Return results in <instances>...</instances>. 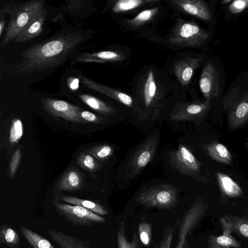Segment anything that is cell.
Returning <instances> with one entry per match:
<instances>
[{
	"mask_svg": "<svg viewBox=\"0 0 248 248\" xmlns=\"http://www.w3.org/2000/svg\"><path fill=\"white\" fill-rule=\"evenodd\" d=\"M82 84L87 88L104 94L128 107L133 106V101L129 95L112 88L96 82L86 77L79 76Z\"/></svg>",
	"mask_w": 248,
	"mask_h": 248,
	"instance_id": "cell-15",
	"label": "cell"
},
{
	"mask_svg": "<svg viewBox=\"0 0 248 248\" xmlns=\"http://www.w3.org/2000/svg\"><path fill=\"white\" fill-rule=\"evenodd\" d=\"M41 104L43 108L51 115L61 117L72 123H84L80 116V108L63 100L43 98Z\"/></svg>",
	"mask_w": 248,
	"mask_h": 248,
	"instance_id": "cell-11",
	"label": "cell"
},
{
	"mask_svg": "<svg viewBox=\"0 0 248 248\" xmlns=\"http://www.w3.org/2000/svg\"><path fill=\"white\" fill-rule=\"evenodd\" d=\"M210 108V103L194 102L178 105L170 113L173 121L193 120L202 117Z\"/></svg>",
	"mask_w": 248,
	"mask_h": 248,
	"instance_id": "cell-12",
	"label": "cell"
},
{
	"mask_svg": "<svg viewBox=\"0 0 248 248\" xmlns=\"http://www.w3.org/2000/svg\"><path fill=\"white\" fill-rule=\"evenodd\" d=\"M76 163L83 170L91 172L96 171L100 167V164L94 157L84 152L79 153Z\"/></svg>",
	"mask_w": 248,
	"mask_h": 248,
	"instance_id": "cell-31",
	"label": "cell"
},
{
	"mask_svg": "<svg viewBox=\"0 0 248 248\" xmlns=\"http://www.w3.org/2000/svg\"><path fill=\"white\" fill-rule=\"evenodd\" d=\"M156 2L155 0H120L117 1L112 7V11L114 13H120L128 12L137 8L145 3H153Z\"/></svg>",
	"mask_w": 248,
	"mask_h": 248,
	"instance_id": "cell-29",
	"label": "cell"
},
{
	"mask_svg": "<svg viewBox=\"0 0 248 248\" xmlns=\"http://www.w3.org/2000/svg\"><path fill=\"white\" fill-rule=\"evenodd\" d=\"M152 225L147 222H142L139 225V234L140 240L145 246L150 244L152 237Z\"/></svg>",
	"mask_w": 248,
	"mask_h": 248,
	"instance_id": "cell-35",
	"label": "cell"
},
{
	"mask_svg": "<svg viewBox=\"0 0 248 248\" xmlns=\"http://www.w3.org/2000/svg\"><path fill=\"white\" fill-rule=\"evenodd\" d=\"M84 40L80 33L61 34L25 50L16 64V73L40 72L63 64Z\"/></svg>",
	"mask_w": 248,
	"mask_h": 248,
	"instance_id": "cell-1",
	"label": "cell"
},
{
	"mask_svg": "<svg viewBox=\"0 0 248 248\" xmlns=\"http://www.w3.org/2000/svg\"><path fill=\"white\" fill-rule=\"evenodd\" d=\"M44 1L33 0L16 5L9 9L10 18L1 43L2 48L14 41L29 23L44 8Z\"/></svg>",
	"mask_w": 248,
	"mask_h": 248,
	"instance_id": "cell-2",
	"label": "cell"
},
{
	"mask_svg": "<svg viewBox=\"0 0 248 248\" xmlns=\"http://www.w3.org/2000/svg\"><path fill=\"white\" fill-rule=\"evenodd\" d=\"M248 8V0H235L228 6L229 11L232 14H238Z\"/></svg>",
	"mask_w": 248,
	"mask_h": 248,
	"instance_id": "cell-37",
	"label": "cell"
},
{
	"mask_svg": "<svg viewBox=\"0 0 248 248\" xmlns=\"http://www.w3.org/2000/svg\"><path fill=\"white\" fill-rule=\"evenodd\" d=\"M202 60V58L200 57H186L175 63L174 72L182 86L188 85L195 70L200 65Z\"/></svg>",
	"mask_w": 248,
	"mask_h": 248,
	"instance_id": "cell-14",
	"label": "cell"
},
{
	"mask_svg": "<svg viewBox=\"0 0 248 248\" xmlns=\"http://www.w3.org/2000/svg\"><path fill=\"white\" fill-rule=\"evenodd\" d=\"M0 241L11 248H18L20 240L19 236L12 228L7 225H2L0 231Z\"/></svg>",
	"mask_w": 248,
	"mask_h": 248,
	"instance_id": "cell-28",
	"label": "cell"
},
{
	"mask_svg": "<svg viewBox=\"0 0 248 248\" xmlns=\"http://www.w3.org/2000/svg\"><path fill=\"white\" fill-rule=\"evenodd\" d=\"M206 150L209 155L217 162L229 164L232 161V156L230 152L221 143H211L207 146Z\"/></svg>",
	"mask_w": 248,
	"mask_h": 248,
	"instance_id": "cell-26",
	"label": "cell"
},
{
	"mask_svg": "<svg viewBox=\"0 0 248 248\" xmlns=\"http://www.w3.org/2000/svg\"><path fill=\"white\" fill-rule=\"evenodd\" d=\"M117 236L118 248H137L139 239L136 233L133 234L132 241L128 242L125 235V224L124 221L119 226Z\"/></svg>",
	"mask_w": 248,
	"mask_h": 248,
	"instance_id": "cell-30",
	"label": "cell"
},
{
	"mask_svg": "<svg viewBox=\"0 0 248 248\" xmlns=\"http://www.w3.org/2000/svg\"><path fill=\"white\" fill-rule=\"evenodd\" d=\"M80 100L89 107L106 115H112L116 113L115 108L102 100L87 94L79 95Z\"/></svg>",
	"mask_w": 248,
	"mask_h": 248,
	"instance_id": "cell-25",
	"label": "cell"
},
{
	"mask_svg": "<svg viewBox=\"0 0 248 248\" xmlns=\"http://www.w3.org/2000/svg\"><path fill=\"white\" fill-rule=\"evenodd\" d=\"M173 5L181 11L200 19L209 21L212 15L208 4L202 0H174Z\"/></svg>",
	"mask_w": 248,
	"mask_h": 248,
	"instance_id": "cell-13",
	"label": "cell"
},
{
	"mask_svg": "<svg viewBox=\"0 0 248 248\" xmlns=\"http://www.w3.org/2000/svg\"><path fill=\"white\" fill-rule=\"evenodd\" d=\"M217 178L220 190L224 195L229 198L241 196L243 192L240 186L228 175L217 172Z\"/></svg>",
	"mask_w": 248,
	"mask_h": 248,
	"instance_id": "cell-23",
	"label": "cell"
},
{
	"mask_svg": "<svg viewBox=\"0 0 248 248\" xmlns=\"http://www.w3.org/2000/svg\"><path fill=\"white\" fill-rule=\"evenodd\" d=\"M47 233L61 248H90L89 245L82 240L62 232L49 229Z\"/></svg>",
	"mask_w": 248,
	"mask_h": 248,
	"instance_id": "cell-19",
	"label": "cell"
},
{
	"mask_svg": "<svg viewBox=\"0 0 248 248\" xmlns=\"http://www.w3.org/2000/svg\"><path fill=\"white\" fill-rule=\"evenodd\" d=\"M61 200L70 204L82 206L100 216H105L108 214V211L105 207L93 201L69 196H62Z\"/></svg>",
	"mask_w": 248,
	"mask_h": 248,
	"instance_id": "cell-24",
	"label": "cell"
},
{
	"mask_svg": "<svg viewBox=\"0 0 248 248\" xmlns=\"http://www.w3.org/2000/svg\"><path fill=\"white\" fill-rule=\"evenodd\" d=\"M207 205L201 200L195 201L184 214L181 221L175 248H184L188 234L206 214Z\"/></svg>",
	"mask_w": 248,
	"mask_h": 248,
	"instance_id": "cell-8",
	"label": "cell"
},
{
	"mask_svg": "<svg viewBox=\"0 0 248 248\" xmlns=\"http://www.w3.org/2000/svg\"><path fill=\"white\" fill-rule=\"evenodd\" d=\"M158 7L145 9L139 13L134 18L127 20V22L130 25L133 27H139L152 19L158 12Z\"/></svg>",
	"mask_w": 248,
	"mask_h": 248,
	"instance_id": "cell-32",
	"label": "cell"
},
{
	"mask_svg": "<svg viewBox=\"0 0 248 248\" xmlns=\"http://www.w3.org/2000/svg\"><path fill=\"white\" fill-rule=\"evenodd\" d=\"M157 139L156 136H152L134 152L126 167L127 177H135L150 162L156 150Z\"/></svg>",
	"mask_w": 248,
	"mask_h": 248,
	"instance_id": "cell-7",
	"label": "cell"
},
{
	"mask_svg": "<svg viewBox=\"0 0 248 248\" xmlns=\"http://www.w3.org/2000/svg\"><path fill=\"white\" fill-rule=\"evenodd\" d=\"M23 136V125L20 120L15 119L12 123L10 130L9 141L17 143Z\"/></svg>",
	"mask_w": 248,
	"mask_h": 248,
	"instance_id": "cell-34",
	"label": "cell"
},
{
	"mask_svg": "<svg viewBox=\"0 0 248 248\" xmlns=\"http://www.w3.org/2000/svg\"><path fill=\"white\" fill-rule=\"evenodd\" d=\"M124 56L116 51L107 50L94 53H83L77 57L74 62H105L118 61L124 58Z\"/></svg>",
	"mask_w": 248,
	"mask_h": 248,
	"instance_id": "cell-18",
	"label": "cell"
},
{
	"mask_svg": "<svg viewBox=\"0 0 248 248\" xmlns=\"http://www.w3.org/2000/svg\"><path fill=\"white\" fill-rule=\"evenodd\" d=\"M178 192L173 186L163 184L143 189L136 201L147 208L170 209L177 204Z\"/></svg>",
	"mask_w": 248,
	"mask_h": 248,
	"instance_id": "cell-5",
	"label": "cell"
},
{
	"mask_svg": "<svg viewBox=\"0 0 248 248\" xmlns=\"http://www.w3.org/2000/svg\"><path fill=\"white\" fill-rule=\"evenodd\" d=\"M80 116L85 122L103 124L106 121L104 118L86 110H81L80 112Z\"/></svg>",
	"mask_w": 248,
	"mask_h": 248,
	"instance_id": "cell-39",
	"label": "cell"
},
{
	"mask_svg": "<svg viewBox=\"0 0 248 248\" xmlns=\"http://www.w3.org/2000/svg\"><path fill=\"white\" fill-rule=\"evenodd\" d=\"M184 248H190L188 242L187 241L185 245Z\"/></svg>",
	"mask_w": 248,
	"mask_h": 248,
	"instance_id": "cell-43",
	"label": "cell"
},
{
	"mask_svg": "<svg viewBox=\"0 0 248 248\" xmlns=\"http://www.w3.org/2000/svg\"><path fill=\"white\" fill-rule=\"evenodd\" d=\"M5 25L4 19H1L0 22V36L2 35V32L3 31V30L4 29Z\"/></svg>",
	"mask_w": 248,
	"mask_h": 248,
	"instance_id": "cell-41",
	"label": "cell"
},
{
	"mask_svg": "<svg viewBox=\"0 0 248 248\" xmlns=\"http://www.w3.org/2000/svg\"><path fill=\"white\" fill-rule=\"evenodd\" d=\"M157 87L153 71H150L146 77L142 92V102L146 107L152 106L156 99Z\"/></svg>",
	"mask_w": 248,
	"mask_h": 248,
	"instance_id": "cell-22",
	"label": "cell"
},
{
	"mask_svg": "<svg viewBox=\"0 0 248 248\" xmlns=\"http://www.w3.org/2000/svg\"><path fill=\"white\" fill-rule=\"evenodd\" d=\"M46 11L44 8L25 27L14 40L16 43H24L38 36L42 31Z\"/></svg>",
	"mask_w": 248,
	"mask_h": 248,
	"instance_id": "cell-16",
	"label": "cell"
},
{
	"mask_svg": "<svg viewBox=\"0 0 248 248\" xmlns=\"http://www.w3.org/2000/svg\"><path fill=\"white\" fill-rule=\"evenodd\" d=\"M220 219L226 223L232 232L248 239V215L239 216L227 214Z\"/></svg>",
	"mask_w": 248,
	"mask_h": 248,
	"instance_id": "cell-20",
	"label": "cell"
},
{
	"mask_svg": "<svg viewBox=\"0 0 248 248\" xmlns=\"http://www.w3.org/2000/svg\"><path fill=\"white\" fill-rule=\"evenodd\" d=\"M171 166L180 173L193 176L201 170V164L190 149L186 145L180 144L177 150L170 154Z\"/></svg>",
	"mask_w": 248,
	"mask_h": 248,
	"instance_id": "cell-9",
	"label": "cell"
},
{
	"mask_svg": "<svg viewBox=\"0 0 248 248\" xmlns=\"http://www.w3.org/2000/svg\"><path fill=\"white\" fill-rule=\"evenodd\" d=\"M223 232L220 235H211L208 237L207 243L209 248H241V243L231 233L230 228L220 219Z\"/></svg>",
	"mask_w": 248,
	"mask_h": 248,
	"instance_id": "cell-17",
	"label": "cell"
},
{
	"mask_svg": "<svg viewBox=\"0 0 248 248\" xmlns=\"http://www.w3.org/2000/svg\"><path fill=\"white\" fill-rule=\"evenodd\" d=\"M21 158V152L20 148H18L13 154L10 164V173L11 178L15 175L20 164Z\"/></svg>",
	"mask_w": 248,
	"mask_h": 248,
	"instance_id": "cell-38",
	"label": "cell"
},
{
	"mask_svg": "<svg viewBox=\"0 0 248 248\" xmlns=\"http://www.w3.org/2000/svg\"><path fill=\"white\" fill-rule=\"evenodd\" d=\"M199 86L206 102L210 103L220 94V74L213 62H208L204 65L200 78Z\"/></svg>",
	"mask_w": 248,
	"mask_h": 248,
	"instance_id": "cell-10",
	"label": "cell"
},
{
	"mask_svg": "<svg viewBox=\"0 0 248 248\" xmlns=\"http://www.w3.org/2000/svg\"><path fill=\"white\" fill-rule=\"evenodd\" d=\"M19 230L33 248H55L49 241L29 228L21 226Z\"/></svg>",
	"mask_w": 248,
	"mask_h": 248,
	"instance_id": "cell-27",
	"label": "cell"
},
{
	"mask_svg": "<svg viewBox=\"0 0 248 248\" xmlns=\"http://www.w3.org/2000/svg\"><path fill=\"white\" fill-rule=\"evenodd\" d=\"M83 179L79 172L75 168L69 169L63 175L59 183L60 190L72 191L80 188Z\"/></svg>",
	"mask_w": 248,
	"mask_h": 248,
	"instance_id": "cell-21",
	"label": "cell"
},
{
	"mask_svg": "<svg viewBox=\"0 0 248 248\" xmlns=\"http://www.w3.org/2000/svg\"><path fill=\"white\" fill-rule=\"evenodd\" d=\"M211 34L193 21L177 20L168 39L174 46L199 48L207 43Z\"/></svg>",
	"mask_w": 248,
	"mask_h": 248,
	"instance_id": "cell-4",
	"label": "cell"
},
{
	"mask_svg": "<svg viewBox=\"0 0 248 248\" xmlns=\"http://www.w3.org/2000/svg\"><path fill=\"white\" fill-rule=\"evenodd\" d=\"M177 225L173 227L168 225L165 229L161 239L159 243L155 246V248H170L172 243L173 234L176 230Z\"/></svg>",
	"mask_w": 248,
	"mask_h": 248,
	"instance_id": "cell-36",
	"label": "cell"
},
{
	"mask_svg": "<svg viewBox=\"0 0 248 248\" xmlns=\"http://www.w3.org/2000/svg\"><path fill=\"white\" fill-rule=\"evenodd\" d=\"M223 104L229 110V128L234 129L244 124L248 120V84L241 82L229 89Z\"/></svg>",
	"mask_w": 248,
	"mask_h": 248,
	"instance_id": "cell-3",
	"label": "cell"
},
{
	"mask_svg": "<svg viewBox=\"0 0 248 248\" xmlns=\"http://www.w3.org/2000/svg\"><path fill=\"white\" fill-rule=\"evenodd\" d=\"M69 88L73 90H76L78 88L79 80L77 78H71L68 81Z\"/></svg>",
	"mask_w": 248,
	"mask_h": 248,
	"instance_id": "cell-40",
	"label": "cell"
},
{
	"mask_svg": "<svg viewBox=\"0 0 248 248\" xmlns=\"http://www.w3.org/2000/svg\"><path fill=\"white\" fill-rule=\"evenodd\" d=\"M232 1H233L232 0H222L221 1V3L222 4L229 5L230 4H231L232 2Z\"/></svg>",
	"mask_w": 248,
	"mask_h": 248,
	"instance_id": "cell-42",
	"label": "cell"
},
{
	"mask_svg": "<svg viewBox=\"0 0 248 248\" xmlns=\"http://www.w3.org/2000/svg\"><path fill=\"white\" fill-rule=\"evenodd\" d=\"M114 152L112 146L103 144L92 147L87 151V153L91 155L96 159L104 161L112 155Z\"/></svg>",
	"mask_w": 248,
	"mask_h": 248,
	"instance_id": "cell-33",
	"label": "cell"
},
{
	"mask_svg": "<svg viewBox=\"0 0 248 248\" xmlns=\"http://www.w3.org/2000/svg\"><path fill=\"white\" fill-rule=\"evenodd\" d=\"M53 204L62 217L74 225L91 226L105 221L101 216L79 205L59 202H54Z\"/></svg>",
	"mask_w": 248,
	"mask_h": 248,
	"instance_id": "cell-6",
	"label": "cell"
}]
</instances>
